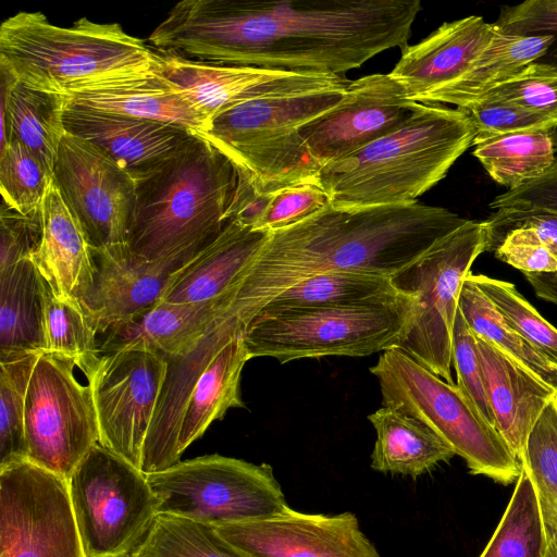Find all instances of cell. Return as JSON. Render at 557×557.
I'll return each instance as SVG.
<instances>
[{
  "label": "cell",
  "mask_w": 557,
  "mask_h": 557,
  "mask_svg": "<svg viewBox=\"0 0 557 557\" xmlns=\"http://www.w3.org/2000/svg\"><path fill=\"white\" fill-rule=\"evenodd\" d=\"M421 10L420 0H184L148 41L206 63L344 75L405 47Z\"/></svg>",
  "instance_id": "1"
},
{
  "label": "cell",
  "mask_w": 557,
  "mask_h": 557,
  "mask_svg": "<svg viewBox=\"0 0 557 557\" xmlns=\"http://www.w3.org/2000/svg\"><path fill=\"white\" fill-rule=\"evenodd\" d=\"M467 222L441 207L413 202L327 206L292 226L272 231L233 289L242 323L275 296L311 276L361 272L393 276Z\"/></svg>",
  "instance_id": "2"
},
{
  "label": "cell",
  "mask_w": 557,
  "mask_h": 557,
  "mask_svg": "<svg viewBox=\"0 0 557 557\" xmlns=\"http://www.w3.org/2000/svg\"><path fill=\"white\" fill-rule=\"evenodd\" d=\"M474 127L457 109L419 103L397 129L320 168L312 183L334 207L407 205L445 177Z\"/></svg>",
  "instance_id": "3"
},
{
  "label": "cell",
  "mask_w": 557,
  "mask_h": 557,
  "mask_svg": "<svg viewBox=\"0 0 557 557\" xmlns=\"http://www.w3.org/2000/svg\"><path fill=\"white\" fill-rule=\"evenodd\" d=\"M135 182L129 250L151 261L189 260L225 225L237 170L195 135L175 156Z\"/></svg>",
  "instance_id": "4"
},
{
  "label": "cell",
  "mask_w": 557,
  "mask_h": 557,
  "mask_svg": "<svg viewBox=\"0 0 557 557\" xmlns=\"http://www.w3.org/2000/svg\"><path fill=\"white\" fill-rule=\"evenodd\" d=\"M0 67L27 87L70 92L160 67L158 52L117 23L81 17L70 27L41 12H18L0 26Z\"/></svg>",
  "instance_id": "5"
},
{
  "label": "cell",
  "mask_w": 557,
  "mask_h": 557,
  "mask_svg": "<svg viewBox=\"0 0 557 557\" xmlns=\"http://www.w3.org/2000/svg\"><path fill=\"white\" fill-rule=\"evenodd\" d=\"M347 89L267 97L233 107L198 135L224 154L261 193L312 182L320 165L299 128L337 106Z\"/></svg>",
  "instance_id": "6"
},
{
  "label": "cell",
  "mask_w": 557,
  "mask_h": 557,
  "mask_svg": "<svg viewBox=\"0 0 557 557\" xmlns=\"http://www.w3.org/2000/svg\"><path fill=\"white\" fill-rule=\"evenodd\" d=\"M414 296H396L348 306L285 311L260 310L242 338L249 358L281 363L325 356H369L397 347L414 314Z\"/></svg>",
  "instance_id": "7"
},
{
  "label": "cell",
  "mask_w": 557,
  "mask_h": 557,
  "mask_svg": "<svg viewBox=\"0 0 557 557\" xmlns=\"http://www.w3.org/2000/svg\"><path fill=\"white\" fill-rule=\"evenodd\" d=\"M370 372L377 379L382 405L436 433L472 474L504 485L518 480L521 463L456 384L447 383L397 347L383 351Z\"/></svg>",
  "instance_id": "8"
},
{
  "label": "cell",
  "mask_w": 557,
  "mask_h": 557,
  "mask_svg": "<svg viewBox=\"0 0 557 557\" xmlns=\"http://www.w3.org/2000/svg\"><path fill=\"white\" fill-rule=\"evenodd\" d=\"M483 222L467 220L391 278L396 289L414 296L411 324L397 348L449 384L453 329L463 281L484 252Z\"/></svg>",
  "instance_id": "9"
},
{
  "label": "cell",
  "mask_w": 557,
  "mask_h": 557,
  "mask_svg": "<svg viewBox=\"0 0 557 557\" xmlns=\"http://www.w3.org/2000/svg\"><path fill=\"white\" fill-rule=\"evenodd\" d=\"M67 485L85 557H129L159 515L147 474L99 443Z\"/></svg>",
  "instance_id": "10"
},
{
  "label": "cell",
  "mask_w": 557,
  "mask_h": 557,
  "mask_svg": "<svg viewBox=\"0 0 557 557\" xmlns=\"http://www.w3.org/2000/svg\"><path fill=\"white\" fill-rule=\"evenodd\" d=\"M159 513L212 527L269 517L288 505L273 469L218 454L178 461L147 474Z\"/></svg>",
  "instance_id": "11"
},
{
  "label": "cell",
  "mask_w": 557,
  "mask_h": 557,
  "mask_svg": "<svg viewBox=\"0 0 557 557\" xmlns=\"http://www.w3.org/2000/svg\"><path fill=\"white\" fill-rule=\"evenodd\" d=\"M74 368L69 359L40 354L25 408L28 460L66 481L99 443L91 391L76 379Z\"/></svg>",
  "instance_id": "12"
},
{
  "label": "cell",
  "mask_w": 557,
  "mask_h": 557,
  "mask_svg": "<svg viewBox=\"0 0 557 557\" xmlns=\"http://www.w3.org/2000/svg\"><path fill=\"white\" fill-rule=\"evenodd\" d=\"M0 557H85L66 480L29 460L0 469Z\"/></svg>",
  "instance_id": "13"
},
{
  "label": "cell",
  "mask_w": 557,
  "mask_h": 557,
  "mask_svg": "<svg viewBox=\"0 0 557 557\" xmlns=\"http://www.w3.org/2000/svg\"><path fill=\"white\" fill-rule=\"evenodd\" d=\"M166 368L162 355L137 344L102 355L86 375L99 444L138 469Z\"/></svg>",
  "instance_id": "14"
},
{
  "label": "cell",
  "mask_w": 557,
  "mask_h": 557,
  "mask_svg": "<svg viewBox=\"0 0 557 557\" xmlns=\"http://www.w3.org/2000/svg\"><path fill=\"white\" fill-rule=\"evenodd\" d=\"M52 175L84 227L94 253L126 251L136 199L135 178L100 148L67 132Z\"/></svg>",
  "instance_id": "15"
},
{
  "label": "cell",
  "mask_w": 557,
  "mask_h": 557,
  "mask_svg": "<svg viewBox=\"0 0 557 557\" xmlns=\"http://www.w3.org/2000/svg\"><path fill=\"white\" fill-rule=\"evenodd\" d=\"M418 104L389 74L366 75L352 81L337 106L304 124L299 133L321 168L397 129Z\"/></svg>",
  "instance_id": "16"
},
{
  "label": "cell",
  "mask_w": 557,
  "mask_h": 557,
  "mask_svg": "<svg viewBox=\"0 0 557 557\" xmlns=\"http://www.w3.org/2000/svg\"><path fill=\"white\" fill-rule=\"evenodd\" d=\"M158 59L162 74L209 121L250 100L347 89L351 83L344 75L206 63L163 52Z\"/></svg>",
  "instance_id": "17"
},
{
  "label": "cell",
  "mask_w": 557,
  "mask_h": 557,
  "mask_svg": "<svg viewBox=\"0 0 557 557\" xmlns=\"http://www.w3.org/2000/svg\"><path fill=\"white\" fill-rule=\"evenodd\" d=\"M248 557H381L355 513H306L289 506L265 518L215 527Z\"/></svg>",
  "instance_id": "18"
},
{
  "label": "cell",
  "mask_w": 557,
  "mask_h": 557,
  "mask_svg": "<svg viewBox=\"0 0 557 557\" xmlns=\"http://www.w3.org/2000/svg\"><path fill=\"white\" fill-rule=\"evenodd\" d=\"M63 120L67 133L100 148L135 180L171 159L196 135L175 124L69 102Z\"/></svg>",
  "instance_id": "19"
},
{
  "label": "cell",
  "mask_w": 557,
  "mask_h": 557,
  "mask_svg": "<svg viewBox=\"0 0 557 557\" xmlns=\"http://www.w3.org/2000/svg\"><path fill=\"white\" fill-rule=\"evenodd\" d=\"M496 28L470 15L442 24L403 53L389 75L411 101L424 103L433 92L461 78L492 40Z\"/></svg>",
  "instance_id": "20"
},
{
  "label": "cell",
  "mask_w": 557,
  "mask_h": 557,
  "mask_svg": "<svg viewBox=\"0 0 557 557\" xmlns=\"http://www.w3.org/2000/svg\"><path fill=\"white\" fill-rule=\"evenodd\" d=\"M94 255V283L79 304L98 334L159 302L175 274L190 260L151 261L129 249L119 255Z\"/></svg>",
  "instance_id": "21"
},
{
  "label": "cell",
  "mask_w": 557,
  "mask_h": 557,
  "mask_svg": "<svg viewBox=\"0 0 557 557\" xmlns=\"http://www.w3.org/2000/svg\"><path fill=\"white\" fill-rule=\"evenodd\" d=\"M39 218L41 236L32 260L57 296L79 301L94 283L95 255L54 181L40 206Z\"/></svg>",
  "instance_id": "22"
},
{
  "label": "cell",
  "mask_w": 557,
  "mask_h": 557,
  "mask_svg": "<svg viewBox=\"0 0 557 557\" xmlns=\"http://www.w3.org/2000/svg\"><path fill=\"white\" fill-rule=\"evenodd\" d=\"M269 233L226 222L219 235L178 270L161 300L194 304L228 295L255 261Z\"/></svg>",
  "instance_id": "23"
},
{
  "label": "cell",
  "mask_w": 557,
  "mask_h": 557,
  "mask_svg": "<svg viewBox=\"0 0 557 557\" xmlns=\"http://www.w3.org/2000/svg\"><path fill=\"white\" fill-rule=\"evenodd\" d=\"M475 337L495 428L520 462L531 429L557 393L493 344Z\"/></svg>",
  "instance_id": "24"
},
{
  "label": "cell",
  "mask_w": 557,
  "mask_h": 557,
  "mask_svg": "<svg viewBox=\"0 0 557 557\" xmlns=\"http://www.w3.org/2000/svg\"><path fill=\"white\" fill-rule=\"evenodd\" d=\"M232 299L233 294L194 304L160 300L137 315L99 334L101 354L141 344L164 358L182 356L219 318L231 312Z\"/></svg>",
  "instance_id": "25"
},
{
  "label": "cell",
  "mask_w": 557,
  "mask_h": 557,
  "mask_svg": "<svg viewBox=\"0 0 557 557\" xmlns=\"http://www.w3.org/2000/svg\"><path fill=\"white\" fill-rule=\"evenodd\" d=\"M65 99L98 111L175 124L196 135L206 132L210 124L184 91L162 74L161 67L92 85L70 92Z\"/></svg>",
  "instance_id": "26"
},
{
  "label": "cell",
  "mask_w": 557,
  "mask_h": 557,
  "mask_svg": "<svg viewBox=\"0 0 557 557\" xmlns=\"http://www.w3.org/2000/svg\"><path fill=\"white\" fill-rule=\"evenodd\" d=\"M1 148L11 139L24 145L53 173L66 129L65 96L27 87L1 67Z\"/></svg>",
  "instance_id": "27"
},
{
  "label": "cell",
  "mask_w": 557,
  "mask_h": 557,
  "mask_svg": "<svg viewBox=\"0 0 557 557\" xmlns=\"http://www.w3.org/2000/svg\"><path fill=\"white\" fill-rule=\"evenodd\" d=\"M47 289L32 259L0 270V359L45 352Z\"/></svg>",
  "instance_id": "28"
},
{
  "label": "cell",
  "mask_w": 557,
  "mask_h": 557,
  "mask_svg": "<svg viewBox=\"0 0 557 557\" xmlns=\"http://www.w3.org/2000/svg\"><path fill=\"white\" fill-rule=\"evenodd\" d=\"M368 419L376 433L371 454L375 471L417 478L456 455L428 426L392 407L382 406Z\"/></svg>",
  "instance_id": "29"
},
{
  "label": "cell",
  "mask_w": 557,
  "mask_h": 557,
  "mask_svg": "<svg viewBox=\"0 0 557 557\" xmlns=\"http://www.w3.org/2000/svg\"><path fill=\"white\" fill-rule=\"evenodd\" d=\"M553 41L550 35H511L496 28L492 40L467 73L454 84L430 95L424 103H451L458 108L474 104L544 57Z\"/></svg>",
  "instance_id": "30"
},
{
  "label": "cell",
  "mask_w": 557,
  "mask_h": 557,
  "mask_svg": "<svg viewBox=\"0 0 557 557\" xmlns=\"http://www.w3.org/2000/svg\"><path fill=\"white\" fill-rule=\"evenodd\" d=\"M250 360L242 335L225 345L197 380L186 404L178 435V453L201 437L230 408L244 407L240 374Z\"/></svg>",
  "instance_id": "31"
},
{
  "label": "cell",
  "mask_w": 557,
  "mask_h": 557,
  "mask_svg": "<svg viewBox=\"0 0 557 557\" xmlns=\"http://www.w3.org/2000/svg\"><path fill=\"white\" fill-rule=\"evenodd\" d=\"M552 132L509 133L474 143L473 154L499 185L515 189L541 177L556 160Z\"/></svg>",
  "instance_id": "32"
},
{
  "label": "cell",
  "mask_w": 557,
  "mask_h": 557,
  "mask_svg": "<svg viewBox=\"0 0 557 557\" xmlns=\"http://www.w3.org/2000/svg\"><path fill=\"white\" fill-rule=\"evenodd\" d=\"M391 276L361 272L321 273L285 289L261 310L285 311L348 306L400 294Z\"/></svg>",
  "instance_id": "33"
},
{
  "label": "cell",
  "mask_w": 557,
  "mask_h": 557,
  "mask_svg": "<svg viewBox=\"0 0 557 557\" xmlns=\"http://www.w3.org/2000/svg\"><path fill=\"white\" fill-rule=\"evenodd\" d=\"M458 309L475 335L493 344L557 393V367L536 351L504 320L469 275L461 286Z\"/></svg>",
  "instance_id": "34"
},
{
  "label": "cell",
  "mask_w": 557,
  "mask_h": 557,
  "mask_svg": "<svg viewBox=\"0 0 557 557\" xmlns=\"http://www.w3.org/2000/svg\"><path fill=\"white\" fill-rule=\"evenodd\" d=\"M45 352L69 359L85 376L102 356L99 334L77 299L57 296L48 285L45 308Z\"/></svg>",
  "instance_id": "35"
},
{
  "label": "cell",
  "mask_w": 557,
  "mask_h": 557,
  "mask_svg": "<svg viewBox=\"0 0 557 557\" xmlns=\"http://www.w3.org/2000/svg\"><path fill=\"white\" fill-rule=\"evenodd\" d=\"M547 534L532 482L521 473L508 506L480 557H544Z\"/></svg>",
  "instance_id": "36"
},
{
  "label": "cell",
  "mask_w": 557,
  "mask_h": 557,
  "mask_svg": "<svg viewBox=\"0 0 557 557\" xmlns=\"http://www.w3.org/2000/svg\"><path fill=\"white\" fill-rule=\"evenodd\" d=\"M129 557H248L215 527L190 519L159 513L143 542Z\"/></svg>",
  "instance_id": "37"
},
{
  "label": "cell",
  "mask_w": 557,
  "mask_h": 557,
  "mask_svg": "<svg viewBox=\"0 0 557 557\" xmlns=\"http://www.w3.org/2000/svg\"><path fill=\"white\" fill-rule=\"evenodd\" d=\"M39 355L32 352L0 359V469L28 460L26 395Z\"/></svg>",
  "instance_id": "38"
},
{
  "label": "cell",
  "mask_w": 557,
  "mask_h": 557,
  "mask_svg": "<svg viewBox=\"0 0 557 557\" xmlns=\"http://www.w3.org/2000/svg\"><path fill=\"white\" fill-rule=\"evenodd\" d=\"M521 468L534 487L547 537L557 532V404L553 399L531 429Z\"/></svg>",
  "instance_id": "39"
},
{
  "label": "cell",
  "mask_w": 557,
  "mask_h": 557,
  "mask_svg": "<svg viewBox=\"0 0 557 557\" xmlns=\"http://www.w3.org/2000/svg\"><path fill=\"white\" fill-rule=\"evenodd\" d=\"M504 320L536 351L557 367V329L546 321L512 283L469 273Z\"/></svg>",
  "instance_id": "40"
},
{
  "label": "cell",
  "mask_w": 557,
  "mask_h": 557,
  "mask_svg": "<svg viewBox=\"0 0 557 557\" xmlns=\"http://www.w3.org/2000/svg\"><path fill=\"white\" fill-rule=\"evenodd\" d=\"M52 181V173L20 141L11 139L1 148L2 202L12 210L24 215L39 212Z\"/></svg>",
  "instance_id": "41"
},
{
  "label": "cell",
  "mask_w": 557,
  "mask_h": 557,
  "mask_svg": "<svg viewBox=\"0 0 557 557\" xmlns=\"http://www.w3.org/2000/svg\"><path fill=\"white\" fill-rule=\"evenodd\" d=\"M458 109L474 127L472 145L503 134L530 131L554 133L557 128V113L534 111L509 102L482 101Z\"/></svg>",
  "instance_id": "42"
},
{
  "label": "cell",
  "mask_w": 557,
  "mask_h": 557,
  "mask_svg": "<svg viewBox=\"0 0 557 557\" xmlns=\"http://www.w3.org/2000/svg\"><path fill=\"white\" fill-rule=\"evenodd\" d=\"M482 101L509 102L534 111L557 113V66L534 61L478 102Z\"/></svg>",
  "instance_id": "43"
},
{
  "label": "cell",
  "mask_w": 557,
  "mask_h": 557,
  "mask_svg": "<svg viewBox=\"0 0 557 557\" xmlns=\"http://www.w3.org/2000/svg\"><path fill=\"white\" fill-rule=\"evenodd\" d=\"M451 364L457 374V387L481 416L495 428V417L485 391L476 337L459 309L453 329Z\"/></svg>",
  "instance_id": "44"
},
{
  "label": "cell",
  "mask_w": 557,
  "mask_h": 557,
  "mask_svg": "<svg viewBox=\"0 0 557 557\" xmlns=\"http://www.w3.org/2000/svg\"><path fill=\"white\" fill-rule=\"evenodd\" d=\"M330 205L327 194L312 182L283 187L273 193L256 230L272 232L292 226Z\"/></svg>",
  "instance_id": "45"
},
{
  "label": "cell",
  "mask_w": 557,
  "mask_h": 557,
  "mask_svg": "<svg viewBox=\"0 0 557 557\" xmlns=\"http://www.w3.org/2000/svg\"><path fill=\"white\" fill-rule=\"evenodd\" d=\"M485 251L506 233L516 228H529L557 258V213L543 210H496L486 221Z\"/></svg>",
  "instance_id": "46"
},
{
  "label": "cell",
  "mask_w": 557,
  "mask_h": 557,
  "mask_svg": "<svg viewBox=\"0 0 557 557\" xmlns=\"http://www.w3.org/2000/svg\"><path fill=\"white\" fill-rule=\"evenodd\" d=\"M495 257L522 273L557 272V258L529 228L506 233L492 247Z\"/></svg>",
  "instance_id": "47"
},
{
  "label": "cell",
  "mask_w": 557,
  "mask_h": 557,
  "mask_svg": "<svg viewBox=\"0 0 557 557\" xmlns=\"http://www.w3.org/2000/svg\"><path fill=\"white\" fill-rule=\"evenodd\" d=\"M0 225V270L32 259L41 236L39 212L24 215L2 202Z\"/></svg>",
  "instance_id": "48"
},
{
  "label": "cell",
  "mask_w": 557,
  "mask_h": 557,
  "mask_svg": "<svg viewBox=\"0 0 557 557\" xmlns=\"http://www.w3.org/2000/svg\"><path fill=\"white\" fill-rule=\"evenodd\" d=\"M490 207L495 210H543L557 213V158L541 177L496 196Z\"/></svg>",
  "instance_id": "49"
},
{
  "label": "cell",
  "mask_w": 557,
  "mask_h": 557,
  "mask_svg": "<svg viewBox=\"0 0 557 557\" xmlns=\"http://www.w3.org/2000/svg\"><path fill=\"white\" fill-rule=\"evenodd\" d=\"M273 193L259 191L250 180L237 170V184L225 214V222L233 221L256 230L269 207Z\"/></svg>",
  "instance_id": "50"
},
{
  "label": "cell",
  "mask_w": 557,
  "mask_h": 557,
  "mask_svg": "<svg viewBox=\"0 0 557 557\" xmlns=\"http://www.w3.org/2000/svg\"><path fill=\"white\" fill-rule=\"evenodd\" d=\"M523 274L539 298L557 306V272Z\"/></svg>",
  "instance_id": "51"
},
{
  "label": "cell",
  "mask_w": 557,
  "mask_h": 557,
  "mask_svg": "<svg viewBox=\"0 0 557 557\" xmlns=\"http://www.w3.org/2000/svg\"><path fill=\"white\" fill-rule=\"evenodd\" d=\"M553 37H554L553 44L547 49L545 55L542 57L539 60L543 61V62H546V63L554 64V65L557 66V36H553ZM552 136H553V141H554L555 150L557 152V128L554 131Z\"/></svg>",
  "instance_id": "52"
},
{
  "label": "cell",
  "mask_w": 557,
  "mask_h": 557,
  "mask_svg": "<svg viewBox=\"0 0 557 557\" xmlns=\"http://www.w3.org/2000/svg\"><path fill=\"white\" fill-rule=\"evenodd\" d=\"M544 557H557V532L547 537V546Z\"/></svg>",
  "instance_id": "53"
},
{
  "label": "cell",
  "mask_w": 557,
  "mask_h": 557,
  "mask_svg": "<svg viewBox=\"0 0 557 557\" xmlns=\"http://www.w3.org/2000/svg\"><path fill=\"white\" fill-rule=\"evenodd\" d=\"M555 401H556V404H557V395H556V397H555Z\"/></svg>",
  "instance_id": "54"
}]
</instances>
